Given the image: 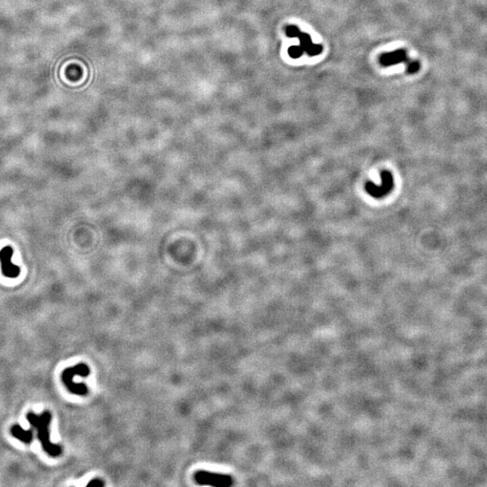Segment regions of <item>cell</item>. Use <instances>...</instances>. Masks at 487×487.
Here are the masks:
<instances>
[{"mask_svg": "<svg viewBox=\"0 0 487 487\" xmlns=\"http://www.w3.org/2000/svg\"><path fill=\"white\" fill-rule=\"evenodd\" d=\"M420 69V63L418 60H410L407 63V71L410 74H414L418 72Z\"/></svg>", "mask_w": 487, "mask_h": 487, "instance_id": "30bf717a", "label": "cell"}, {"mask_svg": "<svg viewBox=\"0 0 487 487\" xmlns=\"http://www.w3.org/2000/svg\"><path fill=\"white\" fill-rule=\"evenodd\" d=\"M104 485H105V483H104V482H103L102 480L98 479V478L91 480V482H90V483H88L87 484V486L94 487L104 486Z\"/></svg>", "mask_w": 487, "mask_h": 487, "instance_id": "7c38bea8", "label": "cell"}, {"mask_svg": "<svg viewBox=\"0 0 487 487\" xmlns=\"http://www.w3.org/2000/svg\"><path fill=\"white\" fill-rule=\"evenodd\" d=\"M297 38L300 39V46L303 49L304 53H308L310 56L319 55L322 52V46L314 45L313 43L311 42L310 35L306 33L300 32Z\"/></svg>", "mask_w": 487, "mask_h": 487, "instance_id": "52a82bcc", "label": "cell"}, {"mask_svg": "<svg viewBox=\"0 0 487 487\" xmlns=\"http://www.w3.org/2000/svg\"><path fill=\"white\" fill-rule=\"evenodd\" d=\"M194 480L200 485H210L215 487H229L233 484V478L230 476L208 472L198 471L194 476Z\"/></svg>", "mask_w": 487, "mask_h": 487, "instance_id": "3957f363", "label": "cell"}, {"mask_svg": "<svg viewBox=\"0 0 487 487\" xmlns=\"http://www.w3.org/2000/svg\"><path fill=\"white\" fill-rule=\"evenodd\" d=\"M91 373L90 367H88L86 364L84 363H79L76 366L72 367L66 368L61 374V381L65 385V387L71 392V393L79 395V396H84L87 394L89 392L87 385L82 383H75L73 381L74 376L79 375L81 377H86L89 376Z\"/></svg>", "mask_w": 487, "mask_h": 487, "instance_id": "7a4b0ae2", "label": "cell"}, {"mask_svg": "<svg viewBox=\"0 0 487 487\" xmlns=\"http://www.w3.org/2000/svg\"><path fill=\"white\" fill-rule=\"evenodd\" d=\"M393 187V178L389 172H384L381 175V182L378 184L368 182L367 183V192L371 196L380 199L387 195Z\"/></svg>", "mask_w": 487, "mask_h": 487, "instance_id": "277c9868", "label": "cell"}, {"mask_svg": "<svg viewBox=\"0 0 487 487\" xmlns=\"http://www.w3.org/2000/svg\"><path fill=\"white\" fill-rule=\"evenodd\" d=\"M285 32H286V34H287V36H289V37H297L301 31L299 30V28L297 27L289 26V27H286Z\"/></svg>", "mask_w": 487, "mask_h": 487, "instance_id": "8fae6325", "label": "cell"}, {"mask_svg": "<svg viewBox=\"0 0 487 487\" xmlns=\"http://www.w3.org/2000/svg\"><path fill=\"white\" fill-rule=\"evenodd\" d=\"M304 53V51L302 49L301 46H291L288 50V53L289 55L293 58V59H297V58H300L302 56V54Z\"/></svg>", "mask_w": 487, "mask_h": 487, "instance_id": "9c48e42d", "label": "cell"}, {"mask_svg": "<svg viewBox=\"0 0 487 487\" xmlns=\"http://www.w3.org/2000/svg\"><path fill=\"white\" fill-rule=\"evenodd\" d=\"M27 419L31 426L37 431V438L42 444L43 450H45L50 457H56L60 456L62 453L61 447L50 440L49 426L52 421V413L46 411L38 415L30 412L27 414Z\"/></svg>", "mask_w": 487, "mask_h": 487, "instance_id": "6da1fadb", "label": "cell"}, {"mask_svg": "<svg viewBox=\"0 0 487 487\" xmlns=\"http://www.w3.org/2000/svg\"><path fill=\"white\" fill-rule=\"evenodd\" d=\"M13 248L11 246H5L0 251V264L2 273L8 278H16L20 274L18 266L12 264Z\"/></svg>", "mask_w": 487, "mask_h": 487, "instance_id": "5b68a950", "label": "cell"}, {"mask_svg": "<svg viewBox=\"0 0 487 487\" xmlns=\"http://www.w3.org/2000/svg\"><path fill=\"white\" fill-rule=\"evenodd\" d=\"M407 53L405 50H398L394 51L392 53H384L380 57V62L383 66H393V65H398L400 62H406L408 63L409 61Z\"/></svg>", "mask_w": 487, "mask_h": 487, "instance_id": "8992f818", "label": "cell"}, {"mask_svg": "<svg viewBox=\"0 0 487 487\" xmlns=\"http://www.w3.org/2000/svg\"><path fill=\"white\" fill-rule=\"evenodd\" d=\"M10 432H11L12 436L14 438L18 439L23 443H26V444H30L34 439L33 431L32 430L26 431L18 424H15L14 426H12Z\"/></svg>", "mask_w": 487, "mask_h": 487, "instance_id": "ba28073f", "label": "cell"}]
</instances>
